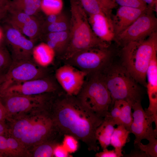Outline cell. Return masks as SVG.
Listing matches in <instances>:
<instances>
[{
  "instance_id": "obj_1",
  "label": "cell",
  "mask_w": 157,
  "mask_h": 157,
  "mask_svg": "<svg viewBox=\"0 0 157 157\" xmlns=\"http://www.w3.org/2000/svg\"><path fill=\"white\" fill-rule=\"evenodd\" d=\"M50 105L53 123L58 132L81 140L90 151L99 150L95 133L104 118L85 107L76 96L69 95L63 90L53 94Z\"/></svg>"
},
{
  "instance_id": "obj_2",
  "label": "cell",
  "mask_w": 157,
  "mask_h": 157,
  "mask_svg": "<svg viewBox=\"0 0 157 157\" xmlns=\"http://www.w3.org/2000/svg\"><path fill=\"white\" fill-rule=\"evenodd\" d=\"M70 17L68 45L60 59L63 62L77 53L96 47L108 48L109 44L100 40L93 32L88 15L77 0H69Z\"/></svg>"
},
{
  "instance_id": "obj_3",
  "label": "cell",
  "mask_w": 157,
  "mask_h": 157,
  "mask_svg": "<svg viewBox=\"0 0 157 157\" xmlns=\"http://www.w3.org/2000/svg\"><path fill=\"white\" fill-rule=\"evenodd\" d=\"M123 47L122 65L138 83L146 86L147 71L157 52V32L146 40L131 42Z\"/></svg>"
},
{
  "instance_id": "obj_4",
  "label": "cell",
  "mask_w": 157,
  "mask_h": 157,
  "mask_svg": "<svg viewBox=\"0 0 157 157\" xmlns=\"http://www.w3.org/2000/svg\"><path fill=\"white\" fill-rule=\"evenodd\" d=\"M101 72L111 94L110 106L116 100H125L132 105L141 101L142 92L138 83L122 65L110 63Z\"/></svg>"
},
{
  "instance_id": "obj_5",
  "label": "cell",
  "mask_w": 157,
  "mask_h": 157,
  "mask_svg": "<svg viewBox=\"0 0 157 157\" xmlns=\"http://www.w3.org/2000/svg\"><path fill=\"white\" fill-rule=\"evenodd\" d=\"M76 96L83 106L99 116L104 118L108 114L112 99L101 72L87 74Z\"/></svg>"
},
{
  "instance_id": "obj_6",
  "label": "cell",
  "mask_w": 157,
  "mask_h": 157,
  "mask_svg": "<svg viewBox=\"0 0 157 157\" xmlns=\"http://www.w3.org/2000/svg\"><path fill=\"white\" fill-rule=\"evenodd\" d=\"M50 75L48 67L39 66L33 59L12 60L7 71L0 77V94L13 84Z\"/></svg>"
},
{
  "instance_id": "obj_7",
  "label": "cell",
  "mask_w": 157,
  "mask_h": 157,
  "mask_svg": "<svg viewBox=\"0 0 157 157\" xmlns=\"http://www.w3.org/2000/svg\"><path fill=\"white\" fill-rule=\"evenodd\" d=\"M108 48L96 47L85 49L63 62L75 67L87 75L101 72L110 63L111 53Z\"/></svg>"
},
{
  "instance_id": "obj_8",
  "label": "cell",
  "mask_w": 157,
  "mask_h": 157,
  "mask_svg": "<svg viewBox=\"0 0 157 157\" xmlns=\"http://www.w3.org/2000/svg\"><path fill=\"white\" fill-rule=\"evenodd\" d=\"M53 93L35 95H9L4 99L7 113V120L47 106Z\"/></svg>"
},
{
  "instance_id": "obj_9",
  "label": "cell",
  "mask_w": 157,
  "mask_h": 157,
  "mask_svg": "<svg viewBox=\"0 0 157 157\" xmlns=\"http://www.w3.org/2000/svg\"><path fill=\"white\" fill-rule=\"evenodd\" d=\"M55 129L57 130L49 107L47 106L38 110L31 127L19 140L29 151L31 149L30 151L37 145L49 140Z\"/></svg>"
},
{
  "instance_id": "obj_10",
  "label": "cell",
  "mask_w": 157,
  "mask_h": 157,
  "mask_svg": "<svg viewBox=\"0 0 157 157\" xmlns=\"http://www.w3.org/2000/svg\"><path fill=\"white\" fill-rule=\"evenodd\" d=\"M62 90L54 75H50L42 78L13 84L0 94V97L9 95L32 96L56 93Z\"/></svg>"
},
{
  "instance_id": "obj_11",
  "label": "cell",
  "mask_w": 157,
  "mask_h": 157,
  "mask_svg": "<svg viewBox=\"0 0 157 157\" xmlns=\"http://www.w3.org/2000/svg\"><path fill=\"white\" fill-rule=\"evenodd\" d=\"M157 19L153 12H147L141 15L116 37L123 46L131 42L144 39L156 31Z\"/></svg>"
},
{
  "instance_id": "obj_12",
  "label": "cell",
  "mask_w": 157,
  "mask_h": 157,
  "mask_svg": "<svg viewBox=\"0 0 157 157\" xmlns=\"http://www.w3.org/2000/svg\"><path fill=\"white\" fill-rule=\"evenodd\" d=\"M132 108L133 110V121L130 131L135 136L134 145H137L143 139L148 141L153 136L157 137V130L152 126L154 120L143 109L141 101L135 103L132 105Z\"/></svg>"
},
{
  "instance_id": "obj_13",
  "label": "cell",
  "mask_w": 157,
  "mask_h": 157,
  "mask_svg": "<svg viewBox=\"0 0 157 157\" xmlns=\"http://www.w3.org/2000/svg\"><path fill=\"white\" fill-rule=\"evenodd\" d=\"M5 24L2 30L4 40L10 48L12 60L32 59L35 42L27 39L10 25Z\"/></svg>"
},
{
  "instance_id": "obj_14",
  "label": "cell",
  "mask_w": 157,
  "mask_h": 157,
  "mask_svg": "<svg viewBox=\"0 0 157 157\" xmlns=\"http://www.w3.org/2000/svg\"><path fill=\"white\" fill-rule=\"evenodd\" d=\"M87 75L84 72L65 63L57 68L54 74L62 89L67 94L74 96L80 92Z\"/></svg>"
},
{
  "instance_id": "obj_15",
  "label": "cell",
  "mask_w": 157,
  "mask_h": 157,
  "mask_svg": "<svg viewBox=\"0 0 157 157\" xmlns=\"http://www.w3.org/2000/svg\"><path fill=\"white\" fill-rule=\"evenodd\" d=\"M157 53L153 56L147 71L146 86L149 105L144 110L154 118L157 124Z\"/></svg>"
},
{
  "instance_id": "obj_16",
  "label": "cell",
  "mask_w": 157,
  "mask_h": 157,
  "mask_svg": "<svg viewBox=\"0 0 157 157\" xmlns=\"http://www.w3.org/2000/svg\"><path fill=\"white\" fill-rule=\"evenodd\" d=\"M88 15L92 30L100 40L108 44L115 39V35L111 17L102 14Z\"/></svg>"
},
{
  "instance_id": "obj_17",
  "label": "cell",
  "mask_w": 157,
  "mask_h": 157,
  "mask_svg": "<svg viewBox=\"0 0 157 157\" xmlns=\"http://www.w3.org/2000/svg\"><path fill=\"white\" fill-rule=\"evenodd\" d=\"M147 12H149L148 8L120 6L112 19L116 37L140 16Z\"/></svg>"
},
{
  "instance_id": "obj_18",
  "label": "cell",
  "mask_w": 157,
  "mask_h": 157,
  "mask_svg": "<svg viewBox=\"0 0 157 157\" xmlns=\"http://www.w3.org/2000/svg\"><path fill=\"white\" fill-rule=\"evenodd\" d=\"M22 115L8 121L10 123L8 133L11 136L19 140L23 138L31 126L39 110Z\"/></svg>"
},
{
  "instance_id": "obj_19",
  "label": "cell",
  "mask_w": 157,
  "mask_h": 157,
  "mask_svg": "<svg viewBox=\"0 0 157 157\" xmlns=\"http://www.w3.org/2000/svg\"><path fill=\"white\" fill-rule=\"evenodd\" d=\"M69 36V31H67L49 33L40 38L54 50L56 57L60 60L67 47Z\"/></svg>"
},
{
  "instance_id": "obj_20",
  "label": "cell",
  "mask_w": 157,
  "mask_h": 157,
  "mask_svg": "<svg viewBox=\"0 0 157 157\" xmlns=\"http://www.w3.org/2000/svg\"><path fill=\"white\" fill-rule=\"evenodd\" d=\"M56 57L54 50L44 42L35 46L33 50V60L42 67H48L53 62Z\"/></svg>"
},
{
  "instance_id": "obj_21",
  "label": "cell",
  "mask_w": 157,
  "mask_h": 157,
  "mask_svg": "<svg viewBox=\"0 0 157 157\" xmlns=\"http://www.w3.org/2000/svg\"><path fill=\"white\" fill-rule=\"evenodd\" d=\"M41 0H12L6 8L21 12L31 16H38L41 10Z\"/></svg>"
},
{
  "instance_id": "obj_22",
  "label": "cell",
  "mask_w": 157,
  "mask_h": 157,
  "mask_svg": "<svg viewBox=\"0 0 157 157\" xmlns=\"http://www.w3.org/2000/svg\"><path fill=\"white\" fill-rule=\"evenodd\" d=\"M115 124L109 118L105 117L95 133L96 139L102 149L110 145L111 137L115 129Z\"/></svg>"
},
{
  "instance_id": "obj_23",
  "label": "cell",
  "mask_w": 157,
  "mask_h": 157,
  "mask_svg": "<svg viewBox=\"0 0 157 157\" xmlns=\"http://www.w3.org/2000/svg\"><path fill=\"white\" fill-rule=\"evenodd\" d=\"M130 133L129 131L122 125H118L115 129L111 137L110 145L114 147L117 157L123 156L122 149L128 142Z\"/></svg>"
},
{
  "instance_id": "obj_24",
  "label": "cell",
  "mask_w": 157,
  "mask_h": 157,
  "mask_svg": "<svg viewBox=\"0 0 157 157\" xmlns=\"http://www.w3.org/2000/svg\"><path fill=\"white\" fill-rule=\"evenodd\" d=\"M8 156H31L30 151L18 140L11 136L7 138Z\"/></svg>"
},
{
  "instance_id": "obj_25",
  "label": "cell",
  "mask_w": 157,
  "mask_h": 157,
  "mask_svg": "<svg viewBox=\"0 0 157 157\" xmlns=\"http://www.w3.org/2000/svg\"><path fill=\"white\" fill-rule=\"evenodd\" d=\"M69 26L70 18L64 13L62 17L56 22L43 25L41 37L43 35L49 33L69 31Z\"/></svg>"
},
{
  "instance_id": "obj_26",
  "label": "cell",
  "mask_w": 157,
  "mask_h": 157,
  "mask_svg": "<svg viewBox=\"0 0 157 157\" xmlns=\"http://www.w3.org/2000/svg\"><path fill=\"white\" fill-rule=\"evenodd\" d=\"M57 144L48 140L34 147L30 151L31 156L51 157L54 156V149Z\"/></svg>"
},
{
  "instance_id": "obj_27",
  "label": "cell",
  "mask_w": 157,
  "mask_h": 157,
  "mask_svg": "<svg viewBox=\"0 0 157 157\" xmlns=\"http://www.w3.org/2000/svg\"><path fill=\"white\" fill-rule=\"evenodd\" d=\"M120 112L119 117V125L124 126L130 131V127L133 121L132 113V104L124 100H119Z\"/></svg>"
},
{
  "instance_id": "obj_28",
  "label": "cell",
  "mask_w": 157,
  "mask_h": 157,
  "mask_svg": "<svg viewBox=\"0 0 157 157\" xmlns=\"http://www.w3.org/2000/svg\"><path fill=\"white\" fill-rule=\"evenodd\" d=\"M88 15L102 14L111 17L97 0H77Z\"/></svg>"
},
{
  "instance_id": "obj_29",
  "label": "cell",
  "mask_w": 157,
  "mask_h": 157,
  "mask_svg": "<svg viewBox=\"0 0 157 157\" xmlns=\"http://www.w3.org/2000/svg\"><path fill=\"white\" fill-rule=\"evenodd\" d=\"M63 7L62 0H41V10L46 15L61 12Z\"/></svg>"
},
{
  "instance_id": "obj_30",
  "label": "cell",
  "mask_w": 157,
  "mask_h": 157,
  "mask_svg": "<svg viewBox=\"0 0 157 157\" xmlns=\"http://www.w3.org/2000/svg\"><path fill=\"white\" fill-rule=\"evenodd\" d=\"M148 141L149 142L147 144H144L141 142L135 146H137L141 151L145 153L148 157H157V137L153 136Z\"/></svg>"
},
{
  "instance_id": "obj_31",
  "label": "cell",
  "mask_w": 157,
  "mask_h": 157,
  "mask_svg": "<svg viewBox=\"0 0 157 157\" xmlns=\"http://www.w3.org/2000/svg\"><path fill=\"white\" fill-rule=\"evenodd\" d=\"M12 62V59L8 51L0 44V77L7 71Z\"/></svg>"
},
{
  "instance_id": "obj_32",
  "label": "cell",
  "mask_w": 157,
  "mask_h": 157,
  "mask_svg": "<svg viewBox=\"0 0 157 157\" xmlns=\"http://www.w3.org/2000/svg\"><path fill=\"white\" fill-rule=\"evenodd\" d=\"M77 140L72 135L64 134L62 144L69 154L74 153L77 150L78 148V144Z\"/></svg>"
},
{
  "instance_id": "obj_33",
  "label": "cell",
  "mask_w": 157,
  "mask_h": 157,
  "mask_svg": "<svg viewBox=\"0 0 157 157\" xmlns=\"http://www.w3.org/2000/svg\"><path fill=\"white\" fill-rule=\"evenodd\" d=\"M120 106L119 100L115 101L108 114L105 117L110 119L115 124L119 125Z\"/></svg>"
},
{
  "instance_id": "obj_34",
  "label": "cell",
  "mask_w": 157,
  "mask_h": 157,
  "mask_svg": "<svg viewBox=\"0 0 157 157\" xmlns=\"http://www.w3.org/2000/svg\"><path fill=\"white\" fill-rule=\"evenodd\" d=\"M118 5L141 9L148 8L147 4L142 0H115Z\"/></svg>"
},
{
  "instance_id": "obj_35",
  "label": "cell",
  "mask_w": 157,
  "mask_h": 157,
  "mask_svg": "<svg viewBox=\"0 0 157 157\" xmlns=\"http://www.w3.org/2000/svg\"><path fill=\"white\" fill-rule=\"evenodd\" d=\"M104 9L111 15L112 9L116 8L118 5L115 0H97Z\"/></svg>"
},
{
  "instance_id": "obj_36",
  "label": "cell",
  "mask_w": 157,
  "mask_h": 157,
  "mask_svg": "<svg viewBox=\"0 0 157 157\" xmlns=\"http://www.w3.org/2000/svg\"><path fill=\"white\" fill-rule=\"evenodd\" d=\"M69 153L62 144L57 143L54 149L53 155L56 157H70Z\"/></svg>"
},
{
  "instance_id": "obj_37",
  "label": "cell",
  "mask_w": 157,
  "mask_h": 157,
  "mask_svg": "<svg viewBox=\"0 0 157 157\" xmlns=\"http://www.w3.org/2000/svg\"><path fill=\"white\" fill-rule=\"evenodd\" d=\"M0 154L2 157L8 156L7 138L4 135H0Z\"/></svg>"
},
{
  "instance_id": "obj_38",
  "label": "cell",
  "mask_w": 157,
  "mask_h": 157,
  "mask_svg": "<svg viewBox=\"0 0 157 157\" xmlns=\"http://www.w3.org/2000/svg\"><path fill=\"white\" fill-rule=\"evenodd\" d=\"M64 13L61 12L56 14H53L46 15L44 19L43 25L51 24L58 21L63 15Z\"/></svg>"
},
{
  "instance_id": "obj_39",
  "label": "cell",
  "mask_w": 157,
  "mask_h": 157,
  "mask_svg": "<svg viewBox=\"0 0 157 157\" xmlns=\"http://www.w3.org/2000/svg\"><path fill=\"white\" fill-rule=\"evenodd\" d=\"M96 157H117L114 149L109 150L107 148L103 149V151L97 153Z\"/></svg>"
},
{
  "instance_id": "obj_40",
  "label": "cell",
  "mask_w": 157,
  "mask_h": 157,
  "mask_svg": "<svg viewBox=\"0 0 157 157\" xmlns=\"http://www.w3.org/2000/svg\"><path fill=\"white\" fill-rule=\"evenodd\" d=\"M7 113L5 106L0 97V122H4L7 119Z\"/></svg>"
},
{
  "instance_id": "obj_41",
  "label": "cell",
  "mask_w": 157,
  "mask_h": 157,
  "mask_svg": "<svg viewBox=\"0 0 157 157\" xmlns=\"http://www.w3.org/2000/svg\"><path fill=\"white\" fill-rule=\"evenodd\" d=\"M147 5L149 11L153 12L156 11L157 6V0H142Z\"/></svg>"
},
{
  "instance_id": "obj_42",
  "label": "cell",
  "mask_w": 157,
  "mask_h": 157,
  "mask_svg": "<svg viewBox=\"0 0 157 157\" xmlns=\"http://www.w3.org/2000/svg\"><path fill=\"white\" fill-rule=\"evenodd\" d=\"M128 155L129 156H128L130 157H148L145 153L141 151L138 148V150L137 149L131 151V153Z\"/></svg>"
},
{
  "instance_id": "obj_43",
  "label": "cell",
  "mask_w": 157,
  "mask_h": 157,
  "mask_svg": "<svg viewBox=\"0 0 157 157\" xmlns=\"http://www.w3.org/2000/svg\"><path fill=\"white\" fill-rule=\"evenodd\" d=\"M11 0H0V13L1 17L4 14L6 8Z\"/></svg>"
},
{
  "instance_id": "obj_44",
  "label": "cell",
  "mask_w": 157,
  "mask_h": 157,
  "mask_svg": "<svg viewBox=\"0 0 157 157\" xmlns=\"http://www.w3.org/2000/svg\"><path fill=\"white\" fill-rule=\"evenodd\" d=\"M5 122H0V135H4L8 133V127Z\"/></svg>"
},
{
  "instance_id": "obj_45",
  "label": "cell",
  "mask_w": 157,
  "mask_h": 157,
  "mask_svg": "<svg viewBox=\"0 0 157 157\" xmlns=\"http://www.w3.org/2000/svg\"><path fill=\"white\" fill-rule=\"evenodd\" d=\"M3 40L4 37L3 31L0 29V44H1L2 41Z\"/></svg>"
},
{
  "instance_id": "obj_46",
  "label": "cell",
  "mask_w": 157,
  "mask_h": 157,
  "mask_svg": "<svg viewBox=\"0 0 157 157\" xmlns=\"http://www.w3.org/2000/svg\"><path fill=\"white\" fill-rule=\"evenodd\" d=\"M0 157H2V156H1L0 154Z\"/></svg>"
},
{
  "instance_id": "obj_47",
  "label": "cell",
  "mask_w": 157,
  "mask_h": 157,
  "mask_svg": "<svg viewBox=\"0 0 157 157\" xmlns=\"http://www.w3.org/2000/svg\"></svg>"
}]
</instances>
